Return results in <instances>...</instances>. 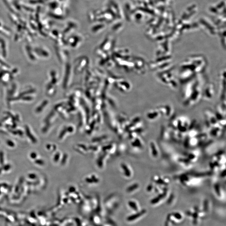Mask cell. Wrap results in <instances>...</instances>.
Returning a JSON list of instances; mask_svg holds the SVG:
<instances>
[{"mask_svg": "<svg viewBox=\"0 0 226 226\" xmlns=\"http://www.w3.org/2000/svg\"><path fill=\"white\" fill-rule=\"evenodd\" d=\"M170 215L172 217H173V218H172L173 219H175V220H176L177 224H179L180 222H182V221H183L184 219L183 215L180 212H173V213L172 214H170Z\"/></svg>", "mask_w": 226, "mask_h": 226, "instance_id": "6da1fadb", "label": "cell"}, {"mask_svg": "<svg viewBox=\"0 0 226 226\" xmlns=\"http://www.w3.org/2000/svg\"><path fill=\"white\" fill-rule=\"evenodd\" d=\"M150 147H151L152 155L154 157H156L158 156V152L154 143L152 142L151 143V144H150Z\"/></svg>", "mask_w": 226, "mask_h": 226, "instance_id": "3957f363", "label": "cell"}, {"mask_svg": "<svg viewBox=\"0 0 226 226\" xmlns=\"http://www.w3.org/2000/svg\"><path fill=\"white\" fill-rule=\"evenodd\" d=\"M208 201L206 200L205 201L204 203V209L207 210L208 209Z\"/></svg>", "mask_w": 226, "mask_h": 226, "instance_id": "5b68a950", "label": "cell"}, {"mask_svg": "<svg viewBox=\"0 0 226 226\" xmlns=\"http://www.w3.org/2000/svg\"><path fill=\"white\" fill-rule=\"evenodd\" d=\"M215 192L217 193V195L219 196H220L221 193L220 191V187L218 184H216L215 186Z\"/></svg>", "mask_w": 226, "mask_h": 226, "instance_id": "277c9868", "label": "cell"}, {"mask_svg": "<svg viewBox=\"0 0 226 226\" xmlns=\"http://www.w3.org/2000/svg\"><path fill=\"white\" fill-rule=\"evenodd\" d=\"M166 195V192H164L162 194L159 195L158 196L152 199L151 201V203L152 204H157L159 202H160L161 200L164 198Z\"/></svg>", "mask_w": 226, "mask_h": 226, "instance_id": "7a4b0ae2", "label": "cell"}, {"mask_svg": "<svg viewBox=\"0 0 226 226\" xmlns=\"http://www.w3.org/2000/svg\"><path fill=\"white\" fill-rule=\"evenodd\" d=\"M152 185L151 184H150L148 186V191H150L152 190Z\"/></svg>", "mask_w": 226, "mask_h": 226, "instance_id": "8992f818", "label": "cell"}]
</instances>
